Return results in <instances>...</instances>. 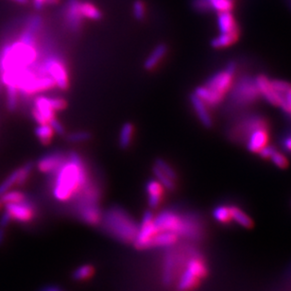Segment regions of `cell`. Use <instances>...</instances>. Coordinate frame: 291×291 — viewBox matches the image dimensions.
<instances>
[{
    "label": "cell",
    "mask_w": 291,
    "mask_h": 291,
    "mask_svg": "<svg viewBox=\"0 0 291 291\" xmlns=\"http://www.w3.org/2000/svg\"><path fill=\"white\" fill-rule=\"evenodd\" d=\"M104 227L109 234L125 243H132L139 226L124 209L118 206L110 208L102 216Z\"/></svg>",
    "instance_id": "cell-3"
},
{
    "label": "cell",
    "mask_w": 291,
    "mask_h": 291,
    "mask_svg": "<svg viewBox=\"0 0 291 291\" xmlns=\"http://www.w3.org/2000/svg\"><path fill=\"white\" fill-rule=\"evenodd\" d=\"M154 166L157 167L158 169L164 172L166 175H168L169 178L172 179L173 181H177V174H176V171L174 170V169L169 165V163L167 161H165L164 159H157L154 162Z\"/></svg>",
    "instance_id": "cell-36"
},
{
    "label": "cell",
    "mask_w": 291,
    "mask_h": 291,
    "mask_svg": "<svg viewBox=\"0 0 291 291\" xmlns=\"http://www.w3.org/2000/svg\"><path fill=\"white\" fill-rule=\"evenodd\" d=\"M168 51L169 47L166 44H160L154 47L144 63L145 69L147 71H153L156 67H158L165 57L167 56Z\"/></svg>",
    "instance_id": "cell-21"
},
{
    "label": "cell",
    "mask_w": 291,
    "mask_h": 291,
    "mask_svg": "<svg viewBox=\"0 0 291 291\" xmlns=\"http://www.w3.org/2000/svg\"><path fill=\"white\" fill-rule=\"evenodd\" d=\"M134 130L135 129L132 123L126 122L123 124L118 136V144L122 150H127L131 147L134 136Z\"/></svg>",
    "instance_id": "cell-25"
},
{
    "label": "cell",
    "mask_w": 291,
    "mask_h": 291,
    "mask_svg": "<svg viewBox=\"0 0 291 291\" xmlns=\"http://www.w3.org/2000/svg\"><path fill=\"white\" fill-rule=\"evenodd\" d=\"M91 139V134L88 132H75L70 133L67 135V141L73 144L78 143H84V142L89 141Z\"/></svg>",
    "instance_id": "cell-38"
},
{
    "label": "cell",
    "mask_w": 291,
    "mask_h": 291,
    "mask_svg": "<svg viewBox=\"0 0 291 291\" xmlns=\"http://www.w3.org/2000/svg\"><path fill=\"white\" fill-rule=\"evenodd\" d=\"M25 199H26V195L23 192L17 191V190H9L0 196V202L3 205L20 202Z\"/></svg>",
    "instance_id": "cell-30"
},
{
    "label": "cell",
    "mask_w": 291,
    "mask_h": 291,
    "mask_svg": "<svg viewBox=\"0 0 291 291\" xmlns=\"http://www.w3.org/2000/svg\"><path fill=\"white\" fill-rule=\"evenodd\" d=\"M270 159L272 160L273 164L279 169H286L289 166V161L286 158V156L277 150L273 153Z\"/></svg>",
    "instance_id": "cell-41"
},
{
    "label": "cell",
    "mask_w": 291,
    "mask_h": 291,
    "mask_svg": "<svg viewBox=\"0 0 291 291\" xmlns=\"http://www.w3.org/2000/svg\"><path fill=\"white\" fill-rule=\"evenodd\" d=\"M230 211H231L232 220H235L237 224L245 228L252 227L253 225L252 219L241 209L236 206H230Z\"/></svg>",
    "instance_id": "cell-29"
},
{
    "label": "cell",
    "mask_w": 291,
    "mask_h": 291,
    "mask_svg": "<svg viewBox=\"0 0 291 291\" xmlns=\"http://www.w3.org/2000/svg\"><path fill=\"white\" fill-rule=\"evenodd\" d=\"M77 211L81 218L90 225H97L102 220V215L98 204L79 207L77 208Z\"/></svg>",
    "instance_id": "cell-22"
},
{
    "label": "cell",
    "mask_w": 291,
    "mask_h": 291,
    "mask_svg": "<svg viewBox=\"0 0 291 291\" xmlns=\"http://www.w3.org/2000/svg\"><path fill=\"white\" fill-rule=\"evenodd\" d=\"M217 26H218L220 33L230 32V31H233L235 29L239 28L236 24V21H235L232 11L218 12Z\"/></svg>",
    "instance_id": "cell-24"
},
{
    "label": "cell",
    "mask_w": 291,
    "mask_h": 291,
    "mask_svg": "<svg viewBox=\"0 0 291 291\" xmlns=\"http://www.w3.org/2000/svg\"><path fill=\"white\" fill-rule=\"evenodd\" d=\"M240 122L241 123H239L234 129L235 135L236 137H242V136L246 137V140L249 137V135L256 129L268 127L266 119L263 116H259V115H253V116L247 117Z\"/></svg>",
    "instance_id": "cell-15"
},
{
    "label": "cell",
    "mask_w": 291,
    "mask_h": 291,
    "mask_svg": "<svg viewBox=\"0 0 291 291\" xmlns=\"http://www.w3.org/2000/svg\"><path fill=\"white\" fill-rule=\"evenodd\" d=\"M20 169L14 170L11 172L7 178L5 179L1 185H0V196L4 194L5 192L10 190V188H13L14 186H18L19 178H20Z\"/></svg>",
    "instance_id": "cell-31"
},
{
    "label": "cell",
    "mask_w": 291,
    "mask_h": 291,
    "mask_svg": "<svg viewBox=\"0 0 291 291\" xmlns=\"http://www.w3.org/2000/svg\"><path fill=\"white\" fill-rule=\"evenodd\" d=\"M50 103L52 105L53 110L56 113L65 110L66 107H67V102H66V100L63 97H50Z\"/></svg>",
    "instance_id": "cell-42"
},
{
    "label": "cell",
    "mask_w": 291,
    "mask_h": 291,
    "mask_svg": "<svg viewBox=\"0 0 291 291\" xmlns=\"http://www.w3.org/2000/svg\"><path fill=\"white\" fill-rule=\"evenodd\" d=\"M230 91V102L234 108L248 107L261 97L255 79L249 76H244L233 84Z\"/></svg>",
    "instance_id": "cell-6"
},
{
    "label": "cell",
    "mask_w": 291,
    "mask_h": 291,
    "mask_svg": "<svg viewBox=\"0 0 291 291\" xmlns=\"http://www.w3.org/2000/svg\"><path fill=\"white\" fill-rule=\"evenodd\" d=\"M213 216L217 222L220 223H228L232 220L230 206L226 205H219L216 207L213 211Z\"/></svg>",
    "instance_id": "cell-33"
},
{
    "label": "cell",
    "mask_w": 291,
    "mask_h": 291,
    "mask_svg": "<svg viewBox=\"0 0 291 291\" xmlns=\"http://www.w3.org/2000/svg\"><path fill=\"white\" fill-rule=\"evenodd\" d=\"M236 65L228 64L224 69L210 77L203 85L196 88L194 94L198 97L208 107H216L229 93L234 84Z\"/></svg>",
    "instance_id": "cell-2"
},
{
    "label": "cell",
    "mask_w": 291,
    "mask_h": 291,
    "mask_svg": "<svg viewBox=\"0 0 291 291\" xmlns=\"http://www.w3.org/2000/svg\"><path fill=\"white\" fill-rule=\"evenodd\" d=\"M191 6L196 11L200 13H205L213 10L208 0H192Z\"/></svg>",
    "instance_id": "cell-40"
},
{
    "label": "cell",
    "mask_w": 291,
    "mask_h": 291,
    "mask_svg": "<svg viewBox=\"0 0 291 291\" xmlns=\"http://www.w3.org/2000/svg\"><path fill=\"white\" fill-rule=\"evenodd\" d=\"M39 75L50 77L60 90L66 91L69 87V74L66 63L58 55H49L38 66Z\"/></svg>",
    "instance_id": "cell-8"
},
{
    "label": "cell",
    "mask_w": 291,
    "mask_h": 291,
    "mask_svg": "<svg viewBox=\"0 0 291 291\" xmlns=\"http://www.w3.org/2000/svg\"><path fill=\"white\" fill-rule=\"evenodd\" d=\"M207 273L206 265L197 255L191 256L181 273L177 284V291H191L194 290Z\"/></svg>",
    "instance_id": "cell-7"
},
{
    "label": "cell",
    "mask_w": 291,
    "mask_h": 291,
    "mask_svg": "<svg viewBox=\"0 0 291 291\" xmlns=\"http://www.w3.org/2000/svg\"><path fill=\"white\" fill-rule=\"evenodd\" d=\"M166 188L156 179H151L146 184V191L148 195V202L152 209L160 206L164 196Z\"/></svg>",
    "instance_id": "cell-18"
},
{
    "label": "cell",
    "mask_w": 291,
    "mask_h": 291,
    "mask_svg": "<svg viewBox=\"0 0 291 291\" xmlns=\"http://www.w3.org/2000/svg\"><path fill=\"white\" fill-rule=\"evenodd\" d=\"M37 46L28 45L18 40L3 49L0 59L2 71L26 68L37 60Z\"/></svg>",
    "instance_id": "cell-4"
},
{
    "label": "cell",
    "mask_w": 291,
    "mask_h": 291,
    "mask_svg": "<svg viewBox=\"0 0 291 291\" xmlns=\"http://www.w3.org/2000/svg\"><path fill=\"white\" fill-rule=\"evenodd\" d=\"M95 271L93 266L91 265H84L80 268H78L73 274L74 279L77 281H85L92 277Z\"/></svg>",
    "instance_id": "cell-35"
},
{
    "label": "cell",
    "mask_w": 291,
    "mask_h": 291,
    "mask_svg": "<svg viewBox=\"0 0 291 291\" xmlns=\"http://www.w3.org/2000/svg\"><path fill=\"white\" fill-rule=\"evenodd\" d=\"M158 230L154 223V216L151 212H146L142 219L141 225L138 228L137 235L132 242L138 250L152 248V241Z\"/></svg>",
    "instance_id": "cell-9"
},
{
    "label": "cell",
    "mask_w": 291,
    "mask_h": 291,
    "mask_svg": "<svg viewBox=\"0 0 291 291\" xmlns=\"http://www.w3.org/2000/svg\"><path fill=\"white\" fill-rule=\"evenodd\" d=\"M152 172L155 176V179L158 180L160 183L164 186V188L170 191H173L175 190L176 188V182L173 181L172 179L169 178L168 175H166L164 172H162L157 167H155L153 165V168H152Z\"/></svg>",
    "instance_id": "cell-32"
},
{
    "label": "cell",
    "mask_w": 291,
    "mask_h": 291,
    "mask_svg": "<svg viewBox=\"0 0 291 291\" xmlns=\"http://www.w3.org/2000/svg\"><path fill=\"white\" fill-rule=\"evenodd\" d=\"M190 102L200 123L205 128H211L213 126V119L206 104L194 93L190 96Z\"/></svg>",
    "instance_id": "cell-20"
},
{
    "label": "cell",
    "mask_w": 291,
    "mask_h": 291,
    "mask_svg": "<svg viewBox=\"0 0 291 291\" xmlns=\"http://www.w3.org/2000/svg\"><path fill=\"white\" fill-rule=\"evenodd\" d=\"M66 156L62 152H51L44 155L38 161L37 169L45 174H52L65 162Z\"/></svg>",
    "instance_id": "cell-16"
},
{
    "label": "cell",
    "mask_w": 291,
    "mask_h": 291,
    "mask_svg": "<svg viewBox=\"0 0 291 291\" xmlns=\"http://www.w3.org/2000/svg\"><path fill=\"white\" fill-rule=\"evenodd\" d=\"M2 205H3V204H2V203H1V202H0V208H1V206H2Z\"/></svg>",
    "instance_id": "cell-51"
},
{
    "label": "cell",
    "mask_w": 291,
    "mask_h": 291,
    "mask_svg": "<svg viewBox=\"0 0 291 291\" xmlns=\"http://www.w3.org/2000/svg\"><path fill=\"white\" fill-rule=\"evenodd\" d=\"M32 117L38 124H48L55 118L56 112L50 103V97L40 96L35 98L32 108Z\"/></svg>",
    "instance_id": "cell-11"
},
{
    "label": "cell",
    "mask_w": 291,
    "mask_h": 291,
    "mask_svg": "<svg viewBox=\"0 0 291 291\" xmlns=\"http://www.w3.org/2000/svg\"><path fill=\"white\" fill-rule=\"evenodd\" d=\"M276 151V149L273 147V146H270V145H267L265 148H263L262 150L259 151V154L262 158L265 159H268V158H271L273 153Z\"/></svg>",
    "instance_id": "cell-44"
},
{
    "label": "cell",
    "mask_w": 291,
    "mask_h": 291,
    "mask_svg": "<svg viewBox=\"0 0 291 291\" xmlns=\"http://www.w3.org/2000/svg\"></svg>",
    "instance_id": "cell-52"
},
{
    "label": "cell",
    "mask_w": 291,
    "mask_h": 291,
    "mask_svg": "<svg viewBox=\"0 0 291 291\" xmlns=\"http://www.w3.org/2000/svg\"><path fill=\"white\" fill-rule=\"evenodd\" d=\"M179 235L171 232H160L152 241V247L169 248L176 244L178 241Z\"/></svg>",
    "instance_id": "cell-26"
},
{
    "label": "cell",
    "mask_w": 291,
    "mask_h": 291,
    "mask_svg": "<svg viewBox=\"0 0 291 291\" xmlns=\"http://www.w3.org/2000/svg\"><path fill=\"white\" fill-rule=\"evenodd\" d=\"M239 28L235 29L233 31L230 32H224V33H220L218 36L214 38L211 42V45L214 48H224V47H230L232 45H234L235 42L238 40L239 38Z\"/></svg>",
    "instance_id": "cell-23"
},
{
    "label": "cell",
    "mask_w": 291,
    "mask_h": 291,
    "mask_svg": "<svg viewBox=\"0 0 291 291\" xmlns=\"http://www.w3.org/2000/svg\"><path fill=\"white\" fill-rule=\"evenodd\" d=\"M154 223L160 232H171L179 236L195 238L197 236V224L194 219L181 216L172 210L162 211L154 216Z\"/></svg>",
    "instance_id": "cell-5"
},
{
    "label": "cell",
    "mask_w": 291,
    "mask_h": 291,
    "mask_svg": "<svg viewBox=\"0 0 291 291\" xmlns=\"http://www.w3.org/2000/svg\"><path fill=\"white\" fill-rule=\"evenodd\" d=\"M52 195L60 202H67L79 196L91 182L89 171L82 156L71 152L54 173Z\"/></svg>",
    "instance_id": "cell-1"
},
{
    "label": "cell",
    "mask_w": 291,
    "mask_h": 291,
    "mask_svg": "<svg viewBox=\"0 0 291 291\" xmlns=\"http://www.w3.org/2000/svg\"><path fill=\"white\" fill-rule=\"evenodd\" d=\"M15 2H17L19 4H26L28 2V0H13Z\"/></svg>",
    "instance_id": "cell-49"
},
{
    "label": "cell",
    "mask_w": 291,
    "mask_h": 291,
    "mask_svg": "<svg viewBox=\"0 0 291 291\" xmlns=\"http://www.w3.org/2000/svg\"><path fill=\"white\" fill-rule=\"evenodd\" d=\"M213 10L217 12L221 11H232L234 9L235 0H208Z\"/></svg>",
    "instance_id": "cell-34"
},
{
    "label": "cell",
    "mask_w": 291,
    "mask_h": 291,
    "mask_svg": "<svg viewBox=\"0 0 291 291\" xmlns=\"http://www.w3.org/2000/svg\"><path fill=\"white\" fill-rule=\"evenodd\" d=\"M59 2H60V0H46V5L52 6V5H56Z\"/></svg>",
    "instance_id": "cell-48"
},
{
    "label": "cell",
    "mask_w": 291,
    "mask_h": 291,
    "mask_svg": "<svg viewBox=\"0 0 291 291\" xmlns=\"http://www.w3.org/2000/svg\"><path fill=\"white\" fill-rule=\"evenodd\" d=\"M5 239V228L0 227V246L3 244Z\"/></svg>",
    "instance_id": "cell-47"
},
{
    "label": "cell",
    "mask_w": 291,
    "mask_h": 291,
    "mask_svg": "<svg viewBox=\"0 0 291 291\" xmlns=\"http://www.w3.org/2000/svg\"><path fill=\"white\" fill-rule=\"evenodd\" d=\"M132 13L134 18L142 21L146 17V6L142 0H135L132 5Z\"/></svg>",
    "instance_id": "cell-39"
},
{
    "label": "cell",
    "mask_w": 291,
    "mask_h": 291,
    "mask_svg": "<svg viewBox=\"0 0 291 291\" xmlns=\"http://www.w3.org/2000/svg\"><path fill=\"white\" fill-rule=\"evenodd\" d=\"M45 291H61L59 289H56V288H50V289H47Z\"/></svg>",
    "instance_id": "cell-50"
},
{
    "label": "cell",
    "mask_w": 291,
    "mask_h": 291,
    "mask_svg": "<svg viewBox=\"0 0 291 291\" xmlns=\"http://www.w3.org/2000/svg\"><path fill=\"white\" fill-rule=\"evenodd\" d=\"M80 0H67L65 11H64V18L66 22L67 28L72 32H78L83 27L84 17L81 13L80 9Z\"/></svg>",
    "instance_id": "cell-13"
},
{
    "label": "cell",
    "mask_w": 291,
    "mask_h": 291,
    "mask_svg": "<svg viewBox=\"0 0 291 291\" xmlns=\"http://www.w3.org/2000/svg\"><path fill=\"white\" fill-rule=\"evenodd\" d=\"M35 134L41 144L49 145L55 135V132L49 124H39L35 129Z\"/></svg>",
    "instance_id": "cell-28"
},
{
    "label": "cell",
    "mask_w": 291,
    "mask_h": 291,
    "mask_svg": "<svg viewBox=\"0 0 291 291\" xmlns=\"http://www.w3.org/2000/svg\"><path fill=\"white\" fill-rule=\"evenodd\" d=\"M10 220H11L10 216H9V214L5 211V213L2 215L1 218H0V227H2V228H6L7 226L9 225Z\"/></svg>",
    "instance_id": "cell-45"
},
{
    "label": "cell",
    "mask_w": 291,
    "mask_h": 291,
    "mask_svg": "<svg viewBox=\"0 0 291 291\" xmlns=\"http://www.w3.org/2000/svg\"><path fill=\"white\" fill-rule=\"evenodd\" d=\"M51 127H52V129L54 130V132L57 134H59V135H64L65 133H66V129H65V127L63 126V124L60 122L58 119H57L56 117L55 118H53L50 122L48 123Z\"/></svg>",
    "instance_id": "cell-43"
},
{
    "label": "cell",
    "mask_w": 291,
    "mask_h": 291,
    "mask_svg": "<svg viewBox=\"0 0 291 291\" xmlns=\"http://www.w3.org/2000/svg\"><path fill=\"white\" fill-rule=\"evenodd\" d=\"M5 206L6 212L9 214L11 220L21 223L30 222L36 215V209L34 205L26 199L20 202L9 203Z\"/></svg>",
    "instance_id": "cell-10"
},
{
    "label": "cell",
    "mask_w": 291,
    "mask_h": 291,
    "mask_svg": "<svg viewBox=\"0 0 291 291\" xmlns=\"http://www.w3.org/2000/svg\"><path fill=\"white\" fill-rule=\"evenodd\" d=\"M273 87L280 97V108L283 112L291 117V85L288 82L273 80Z\"/></svg>",
    "instance_id": "cell-17"
},
{
    "label": "cell",
    "mask_w": 291,
    "mask_h": 291,
    "mask_svg": "<svg viewBox=\"0 0 291 291\" xmlns=\"http://www.w3.org/2000/svg\"><path fill=\"white\" fill-rule=\"evenodd\" d=\"M80 9L83 17L89 20L98 21L102 18V12L93 3L89 1H81Z\"/></svg>",
    "instance_id": "cell-27"
},
{
    "label": "cell",
    "mask_w": 291,
    "mask_h": 291,
    "mask_svg": "<svg viewBox=\"0 0 291 291\" xmlns=\"http://www.w3.org/2000/svg\"><path fill=\"white\" fill-rule=\"evenodd\" d=\"M33 6L37 9H43L46 6V0H32Z\"/></svg>",
    "instance_id": "cell-46"
},
{
    "label": "cell",
    "mask_w": 291,
    "mask_h": 291,
    "mask_svg": "<svg viewBox=\"0 0 291 291\" xmlns=\"http://www.w3.org/2000/svg\"><path fill=\"white\" fill-rule=\"evenodd\" d=\"M18 89L13 87H7V105L9 111H14L18 102Z\"/></svg>",
    "instance_id": "cell-37"
},
{
    "label": "cell",
    "mask_w": 291,
    "mask_h": 291,
    "mask_svg": "<svg viewBox=\"0 0 291 291\" xmlns=\"http://www.w3.org/2000/svg\"><path fill=\"white\" fill-rule=\"evenodd\" d=\"M56 87L54 81L48 76L39 75L30 80L19 89L20 94L30 97L32 95L43 93Z\"/></svg>",
    "instance_id": "cell-12"
},
{
    "label": "cell",
    "mask_w": 291,
    "mask_h": 291,
    "mask_svg": "<svg viewBox=\"0 0 291 291\" xmlns=\"http://www.w3.org/2000/svg\"><path fill=\"white\" fill-rule=\"evenodd\" d=\"M255 83L262 97L273 106H280V97L273 88L272 80H270L267 76L259 75L255 78Z\"/></svg>",
    "instance_id": "cell-14"
},
{
    "label": "cell",
    "mask_w": 291,
    "mask_h": 291,
    "mask_svg": "<svg viewBox=\"0 0 291 291\" xmlns=\"http://www.w3.org/2000/svg\"><path fill=\"white\" fill-rule=\"evenodd\" d=\"M247 148L253 153H259L269 143L268 127L259 128L252 132L247 138Z\"/></svg>",
    "instance_id": "cell-19"
}]
</instances>
